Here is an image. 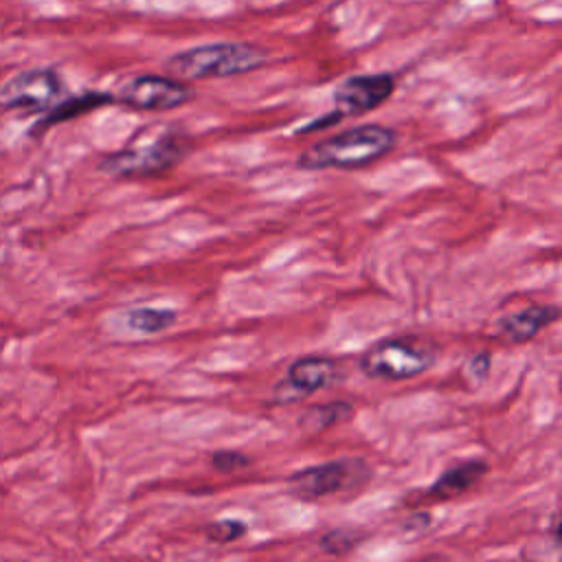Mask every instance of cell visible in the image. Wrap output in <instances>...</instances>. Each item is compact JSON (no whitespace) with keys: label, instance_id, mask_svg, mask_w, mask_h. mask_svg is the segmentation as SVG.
Listing matches in <instances>:
<instances>
[{"label":"cell","instance_id":"ba28073f","mask_svg":"<svg viewBox=\"0 0 562 562\" xmlns=\"http://www.w3.org/2000/svg\"><path fill=\"white\" fill-rule=\"evenodd\" d=\"M395 90V77L389 72L353 75L340 81L334 90V112L345 116H360L380 108Z\"/></svg>","mask_w":562,"mask_h":562},{"label":"cell","instance_id":"52a82bcc","mask_svg":"<svg viewBox=\"0 0 562 562\" xmlns=\"http://www.w3.org/2000/svg\"><path fill=\"white\" fill-rule=\"evenodd\" d=\"M340 378V367L327 356H303L288 367L285 380L274 386L277 404H292L331 386Z\"/></svg>","mask_w":562,"mask_h":562},{"label":"cell","instance_id":"3957f363","mask_svg":"<svg viewBox=\"0 0 562 562\" xmlns=\"http://www.w3.org/2000/svg\"><path fill=\"white\" fill-rule=\"evenodd\" d=\"M435 364V353L404 338L382 340L360 356V371L371 380L400 382L422 375Z\"/></svg>","mask_w":562,"mask_h":562},{"label":"cell","instance_id":"5bb4252c","mask_svg":"<svg viewBox=\"0 0 562 562\" xmlns=\"http://www.w3.org/2000/svg\"><path fill=\"white\" fill-rule=\"evenodd\" d=\"M176 321H178V314L173 310H162V307H134L125 314L127 327L147 336L169 329Z\"/></svg>","mask_w":562,"mask_h":562},{"label":"cell","instance_id":"e0dca14e","mask_svg":"<svg viewBox=\"0 0 562 562\" xmlns=\"http://www.w3.org/2000/svg\"><path fill=\"white\" fill-rule=\"evenodd\" d=\"M358 536L347 529H331L321 538V549L327 553H345L351 547H356Z\"/></svg>","mask_w":562,"mask_h":562},{"label":"cell","instance_id":"8992f818","mask_svg":"<svg viewBox=\"0 0 562 562\" xmlns=\"http://www.w3.org/2000/svg\"><path fill=\"white\" fill-rule=\"evenodd\" d=\"M193 97H195L193 88H189L178 77L138 75L121 86L114 101H121L123 105L134 110L165 112V110H176L189 103Z\"/></svg>","mask_w":562,"mask_h":562},{"label":"cell","instance_id":"5b68a950","mask_svg":"<svg viewBox=\"0 0 562 562\" xmlns=\"http://www.w3.org/2000/svg\"><path fill=\"white\" fill-rule=\"evenodd\" d=\"M61 94L64 81L55 70L31 68L13 75L0 86V108L42 114L61 101Z\"/></svg>","mask_w":562,"mask_h":562},{"label":"cell","instance_id":"30bf717a","mask_svg":"<svg viewBox=\"0 0 562 562\" xmlns=\"http://www.w3.org/2000/svg\"><path fill=\"white\" fill-rule=\"evenodd\" d=\"M560 318V307L558 305H529L520 312H514L509 316H503L498 321L501 334L509 342H527L538 336L544 327L555 323Z\"/></svg>","mask_w":562,"mask_h":562},{"label":"cell","instance_id":"8fae6325","mask_svg":"<svg viewBox=\"0 0 562 562\" xmlns=\"http://www.w3.org/2000/svg\"><path fill=\"white\" fill-rule=\"evenodd\" d=\"M485 472H487V463L481 461V459L461 461V463L448 468V470L428 487L426 494H428L430 498H439V501L459 496V494H463L465 490H470Z\"/></svg>","mask_w":562,"mask_h":562},{"label":"cell","instance_id":"ac0fdd59","mask_svg":"<svg viewBox=\"0 0 562 562\" xmlns=\"http://www.w3.org/2000/svg\"><path fill=\"white\" fill-rule=\"evenodd\" d=\"M490 369H492V356H490L487 351L474 353V356L465 362V375H468L470 382H474V384H481V382L490 375Z\"/></svg>","mask_w":562,"mask_h":562},{"label":"cell","instance_id":"2e32d148","mask_svg":"<svg viewBox=\"0 0 562 562\" xmlns=\"http://www.w3.org/2000/svg\"><path fill=\"white\" fill-rule=\"evenodd\" d=\"M211 465H213V470H217L222 474H231V472H237V470L250 465V459L235 450H217L211 454Z\"/></svg>","mask_w":562,"mask_h":562},{"label":"cell","instance_id":"277c9868","mask_svg":"<svg viewBox=\"0 0 562 562\" xmlns=\"http://www.w3.org/2000/svg\"><path fill=\"white\" fill-rule=\"evenodd\" d=\"M184 151V140L176 132H167L160 138L136 145L101 160V171L110 176H158L171 169Z\"/></svg>","mask_w":562,"mask_h":562},{"label":"cell","instance_id":"7a4b0ae2","mask_svg":"<svg viewBox=\"0 0 562 562\" xmlns=\"http://www.w3.org/2000/svg\"><path fill=\"white\" fill-rule=\"evenodd\" d=\"M268 53L246 42H217L187 48L167 59V70L178 79H220L263 66Z\"/></svg>","mask_w":562,"mask_h":562},{"label":"cell","instance_id":"4fadbf2b","mask_svg":"<svg viewBox=\"0 0 562 562\" xmlns=\"http://www.w3.org/2000/svg\"><path fill=\"white\" fill-rule=\"evenodd\" d=\"M349 417H353L351 402H325V404L307 408L299 417V428L305 435H321L323 430H327L340 422H347Z\"/></svg>","mask_w":562,"mask_h":562},{"label":"cell","instance_id":"9c48e42d","mask_svg":"<svg viewBox=\"0 0 562 562\" xmlns=\"http://www.w3.org/2000/svg\"><path fill=\"white\" fill-rule=\"evenodd\" d=\"M349 474H351L349 461H327V463L310 465L294 472L292 476H288L285 487H288V494L296 496L299 501H318L342 490Z\"/></svg>","mask_w":562,"mask_h":562},{"label":"cell","instance_id":"d6986e66","mask_svg":"<svg viewBox=\"0 0 562 562\" xmlns=\"http://www.w3.org/2000/svg\"><path fill=\"white\" fill-rule=\"evenodd\" d=\"M428 522H430V514L419 512L411 520L404 522V529H424V527H428Z\"/></svg>","mask_w":562,"mask_h":562},{"label":"cell","instance_id":"9a60e30c","mask_svg":"<svg viewBox=\"0 0 562 562\" xmlns=\"http://www.w3.org/2000/svg\"><path fill=\"white\" fill-rule=\"evenodd\" d=\"M246 533V525L237 518H222L206 525V538L217 544H228L239 540Z\"/></svg>","mask_w":562,"mask_h":562},{"label":"cell","instance_id":"7c38bea8","mask_svg":"<svg viewBox=\"0 0 562 562\" xmlns=\"http://www.w3.org/2000/svg\"><path fill=\"white\" fill-rule=\"evenodd\" d=\"M108 103H114V94H110V92H83V94H77V97L61 99L48 112H44V116L33 127V134H37L42 130H48L50 125L70 121L75 116L88 114V112H92L101 105H108Z\"/></svg>","mask_w":562,"mask_h":562},{"label":"cell","instance_id":"6da1fadb","mask_svg":"<svg viewBox=\"0 0 562 562\" xmlns=\"http://www.w3.org/2000/svg\"><path fill=\"white\" fill-rule=\"evenodd\" d=\"M393 145L395 132L391 127L367 123L310 145L299 154L296 165L307 171L360 169L380 160L393 149Z\"/></svg>","mask_w":562,"mask_h":562}]
</instances>
